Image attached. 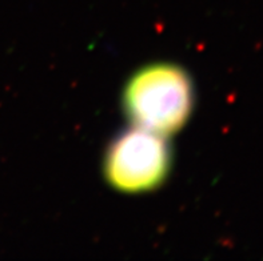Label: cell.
Here are the masks:
<instances>
[{"label": "cell", "instance_id": "1", "mask_svg": "<svg viewBox=\"0 0 263 261\" xmlns=\"http://www.w3.org/2000/svg\"><path fill=\"white\" fill-rule=\"evenodd\" d=\"M123 104L134 126L166 137L178 132L190 117L193 83L189 73L175 64H151L133 75Z\"/></svg>", "mask_w": 263, "mask_h": 261}, {"label": "cell", "instance_id": "2", "mask_svg": "<svg viewBox=\"0 0 263 261\" xmlns=\"http://www.w3.org/2000/svg\"><path fill=\"white\" fill-rule=\"evenodd\" d=\"M171 153L166 137L140 127L119 135L108 148L104 175L111 187L126 193L151 191L168 175Z\"/></svg>", "mask_w": 263, "mask_h": 261}]
</instances>
